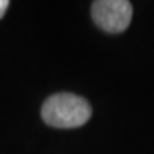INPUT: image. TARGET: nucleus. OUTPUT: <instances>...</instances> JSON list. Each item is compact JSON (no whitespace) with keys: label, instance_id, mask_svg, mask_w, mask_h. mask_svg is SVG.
<instances>
[{"label":"nucleus","instance_id":"nucleus-1","mask_svg":"<svg viewBox=\"0 0 154 154\" xmlns=\"http://www.w3.org/2000/svg\"><path fill=\"white\" fill-rule=\"evenodd\" d=\"M43 120L58 129L83 126L91 116V106L87 99L72 93H57L47 97L41 109Z\"/></svg>","mask_w":154,"mask_h":154},{"label":"nucleus","instance_id":"nucleus-2","mask_svg":"<svg viewBox=\"0 0 154 154\" xmlns=\"http://www.w3.org/2000/svg\"><path fill=\"white\" fill-rule=\"evenodd\" d=\"M94 24L109 33H121L132 19V5L128 0H97L91 5Z\"/></svg>","mask_w":154,"mask_h":154},{"label":"nucleus","instance_id":"nucleus-3","mask_svg":"<svg viewBox=\"0 0 154 154\" xmlns=\"http://www.w3.org/2000/svg\"><path fill=\"white\" fill-rule=\"evenodd\" d=\"M8 6H10L8 0H0V19L3 17V14L6 13V10H8Z\"/></svg>","mask_w":154,"mask_h":154}]
</instances>
